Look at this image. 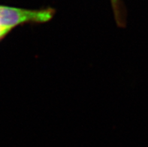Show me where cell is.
<instances>
[{"label":"cell","mask_w":148,"mask_h":147,"mask_svg":"<svg viewBox=\"0 0 148 147\" xmlns=\"http://www.w3.org/2000/svg\"><path fill=\"white\" fill-rule=\"evenodd\" d=\"M54 14L55 10L51 8L25 9L0 5V30L9 35L17 26L48 22Z\"/></svg>","instance_id":"1"},{"label":"cell","mask_w":148,"mask_h":147,"mask_svg":"<svg viewBox=\"0 0 148 147\" xmlns=\"http://www.w3.org/2000/svg\"><path fill=\"white\" fill-rule=\"evenodd\" d=\"M113 9L114 12V17L116 22L119 26L122 27L125 25V16L123 14V9L121 8L120 0H111Z\"/></svg>","instance_id":"2"}]
</instances>
